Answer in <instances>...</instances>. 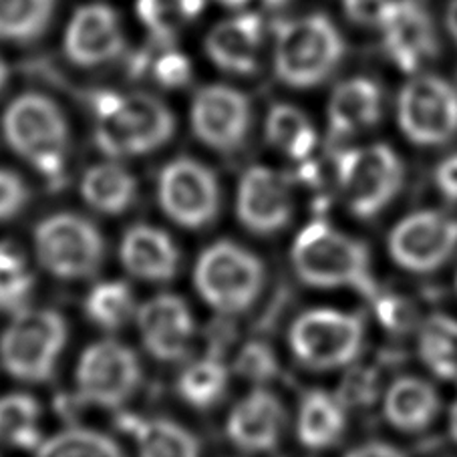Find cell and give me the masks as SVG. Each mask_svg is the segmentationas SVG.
Wrapping results in <instances>:
<instances>
[{
    "instance_id": "cell-1",
    "label": "cell",
    "mask_w": 457,
    "mask_h": 457,
    "mask_svg": "<svg viewBox=\"0 0 457 457\" xmlns=\"http://www.w3.org/2000/svg\"><path fill=\"white\" fill-rule=\"evenodd\" d=\"M296 277L314 288H351L377 301L367 246L328 222H311L290 250Z\"/></svg>"
},
{
    "instance_id": "cell-2",
    "label": "cell",
    "mask_w": 457,
    "mask_h": 457,
    "mask_svg": "<svg viewBox=\"0 0 457 457\" xmlns=\"http://www.w3.org/2000/svg\"><path fill=\"white\" fill-rule=\"evenodd\" d=\"M93 112L96 144L109 157L152 154L168 144L176 128L170 107L149 93H97Z\"/></svg>"
},
{
    "instance_id": "cell-3",
    "label": "cell",
    "mask_w": 457,
    "mask_h": 457,
    "mask_svg": "<svg viewBox=\"0 0 457 457\" xmlns=\"http://www.w3.org/2000/svg\"><path fill=\"white\" fill-rule=\"evenodd\" d=\"M3 131L14 154L49 179H59L69 154V125L53 99L25 93L6 107Z\"/></svg>"
},
{
    "instance_id": "cell-4",
    "label": "cell",
    "mask_w": 457,
    "mask_h": 457,
    "mask_svg": "<svg viewBox=\"0 0 457 457\" xmlns=\"http://www.w3.org/2000/svg\"><path fill=\"white\" fill-rule=\"evenodd\" d=\"M345 54L343 37L325 14L282 25L274 45V69L278 79L295 89H309L325 81Z\"/></svg>"
},
{
    "instance_id": "cell-5",
    "label": "cell",
    "mask_w": 457,
    "mask_h": 457,
    "mask_svg": "<svg viewBox=\"0 0 457 457\" xmlns=\"http://www.w3.org/2000/svg\"><path fill=\"white\" fill-rule=\"evenodd\" d=\"M365 337V320L359 314L319 306L293 320L288 345L301 365L312 371H337L359 359Z\"/></svg>"
},
{
    "instance_id": "cell-6",
    "label": "cell",
    "mask_w": 457,
    "mask_h": 457,
    "mask_svg": "<svg viewBox=\"0 0 457 457\" xmlns=\"http://www.w3.org/2000/svg\"><path fill=\"white\" fill-rule=\"evenodd\" d=\"M195 288L212 309L224 314L248 311L262 293L264 264L240 244L222 240L200 254L194 272Z\"/></svg>"
},
{
    "instance_id": "cell-7",
    "label": "cell",
    "mask_w": 457,
    "mask_h": 457,
    "mask_svg": "<svg viewBox=\"0 0 457 457\" xmlns=\"http://www.w3.org/2000/svg\"><path fill=\"white\" fill-rule=\"evenodd\" d=\"M67 343V322L57 311L22 309L0 337L6 373L27 383L53 379Z\"/></svg>"
},
{
    "instance_id": "cell-8",
    "label": "cell",
    "mask_w": 457,
    "mask_h": 457,
    "mask_svg": "<svg viewBox=\"0 0 457 457\" xmlns=\"http://www.w3.org/2000/svg\"><path fill=\"white\" fill-rule=\"evenodd\" d=\"M403 163L395 149L371 144L345 152L337 162V181L346 208L354 216H379L403 187Z\"/></svg>"
},
{
    "instance_id": "cell-9",
    "label": "cell",
    "mask_w": 457,
    "mask_h": 457,
    "mask_svg": "<svg viewBox=\"0 0 457 457\" xmlns=\"http://www.w3.org/2000/svg\"><path fill=\"white\" fill-rule=\"evenodd\" d=\"M35 250L41 266L62 280L89 278L105 260V240L99 228L67 212L37 226Z\"/></svg>"
},
{
    "instance_id": "cell-10",
    "label": "cell",
    "mask_w": 457,
    "mask_h": 457,
    "mask_svg": "<svg viewBox=\"0 0 457 457\" xmlns=\"http://www.w3.org/2000/svg\"><path fill=\"white\" fill-rule=\"evenodd\" d=\"M397 123L415 145H444L457 136V91L437 75H417L399 93Z\"/></svg>"
},
{
    "instance_id": "cell-11",
    "label": "cell",
    "mask_w": 457,
    "mask_h": 457,
    "mask_svg": "<svg viewBox=\"0 0 457 457\" xmlns=\"http://www.w3.org/2000/svg\"><path fill=\"white\" fill-rule=\"evenodd\" d=\"M157 198L173 222L187 230H202L218 218L222 192L210 168L192 157H178L163 168Z\"/></svg>"
},
{
    "instance_id": "cell-12",
    "label": "cell",
    "mask_w": 457,
    "mask_h": 457,
    "mask_svg": "<svg viewBox=\"0 0 457 457\" xmlns=\"http://www.w3.org/2000/svg\"><path fill=\"white\" fill-rule=\"evenodd\" d=\"M389 256L413 274L439 270L457 252V218L437 210H417L391 228Z\"/></svg>"
},
{
    "instance_id": "cell-13",
    "label": "cell",
    "mask_w": 457,
    "mask_h": 457,
    "mask_svg": "<svg viewBox=\"0 0 457 457\" xmlns=\"http://www.w3.org/2000/svg\"><path fill=\"white\" fill-rule=\"evenodd\" d=\"M81 397L99 407H120L141 383L137 354L117 341H99L85 349L77 365Z\"/></svg>"
},
{
    "instance_id": "cell-14",
    "label": "cell",
    "mask_w": 457,
    "mask_h": 457,
    "mask_svg": "<svg viewBox=\"0 0 457 457\" xmlns=\"http://www.w3.org/2000/svg\"><path fill=\"white\" fill-rule=\"evenodd\" d=\"M295 212L293 187L285 173L266 165L244 171L236 195V216L240 224L258 236H272L290 224Z\"/></svg>"
},
{
    "instance_id": "cell-15",
    "label": "cell",
    "mask_w": 457,
    "mask_h": 457,
    "mask_svg": "<svg viewBox=\"0 0 457 457\" xmlns=\"http://www.w3.org/2000/svg\"><path fill=\"white\" fill-rule=\"evenodd\" d=\"M190 115L195 137L216 152H234L248 137L252 107L248 97L234 87H204L195 93Z\"/></svg>"
},
{
    "instance_id": "cell-16",
    "label": "cell",
    "mask_w": 457,
    "mask_h": 457,
    "mask_svg": "<svg viewBox=\"0 0 457 457\" xmlns=\"http://www.w3.org/2000/svg\"><path fill=\"white\" fill-rule=\"evenodd\" d=\"M137 328L147 353L157 361H181L190 353L194 338V317L184 298L160 295L139 306Z\"/></svg>"
},
{
    "instance_id": "cell-17",
    "label": "cell",
    "mask_w": 457,
    "mask_h": 457,
    "mask_svg": "<svg viewBox=\"0 0 457 457\" xmlns=\"http://www.w3.org/2000/svg\"><path fill=\"white\" fill-rule=\"evenodd\" d=\"M125 46L121 21L105 4H87L71 19L65 54L79 67H99L120 57Z\"/></svg>"
},
{
    "instance_id": "cell-18",
    "label": "cell",
    "mask_w": 457,
    "mask_h": 457,
    "mask_svg": "<svg viewBox=\"0 0 457 457\" xmlns=\"http://www.w3.org/2000/svg\"><path fill=\"white\" fill-rule=\"evenodd\" d=\"M287 425L285 405L274 393L254 389L228 415L226 431L232 444L246 453H266L278 445Z\"/></svg>"
},
{
    "instance_id": "cell-19",
    "label": "cell",
    "mask_w": 457,
    "mask_h": 457,
    "mask_svg": "<svg viewBox=\"0 0 457 457\" xmlns=\"http://www.w3.org/2000/svg\"><path fill=\"white\" fill-rule=\"evenodd\" d=\"M381 33L385 51L401 71L421 69L436 54V27L423 6L411 0H397Z\"/></svg>"
},
{
    "instance_id": "cell-20",
    "label": "cell",
    "mask_w": 457,
    "mask_h": 457,
    "mask_svg": "<svg viewBox=\"0 0 457 457\" xmlns=\"http://www.w3.org/2000/svg\"><path fill=\"white\" fill-rule=\"evenodd\" d=\"M120 258L131 277L147 282H168L179 268L176 244L160 228L149 224L131 226L123 234Z\"/></svg>"
},
{
    "instance_id": "cell-21",
    "label": "cell",
    "mask_w": 457,
    "mask_h": 457,
    "mask_svg": "<svg viewBox=\"0 0 457 457\" xmlns=\"http://www.w3.org/2000/svg\"><path fill=\"white\" fill-rule=\"evenodd\" d=\"M383 115V93L373 79L351 77L328 99V125L335 136H357L375 128Z\"/></svg>"
},
{
    "instance_id": "cell-22",
    "label": "cell",
    "mask_w": 457,
    "mask_h": 457,
    "mask_svg": "<svg viewBox=\"0 0 457 457\" xmlns=\"http://www.w3.org/2000/svg\"><path fill=\"white\" fill-rule=\"evenodd\" d=\"M260 45H262V21L248 12L212 29L206 51L212 62L222 71L246 75L258 65Z\"/></svg>"
},
{
    "instance_id": "cell-23",
    "label": "cell",
    "mask_w": 457,
    "mask_h": 457,
    "mask_svg": "<svg viewBox=\"0 0 457 457\" xmlns=\"http://www.w3.org/2000/svg\"><path fill=\"white\" fill-rule=\"evenodd\" d=\"M439 395L433 385L420 377H399L383 395V415L391 428L403 433H420L436 421Z\"/></svg>"
},
{
    "instance_id": "cell-24",
    "label": "cell",
    "mask_w": 457,
    "mask_h": 457,
    "mask_svg": "<svg viewBox=\"0 0 457 457\" xmlns=\"http://www.w3.org/2000/svg\"><path fill=\"white\" fill-rule=\"evenodd\" d=\"M346 429V405L341 395L325 389L304 393L296 413V436L312 452L338 444Z\"/></svg>"
},
{
    "instance_id": "cell-25",
    "label": "cell",
    "mask_w": 457,
    "mask_h": 457,
    "mask_svg": "<svg viewBox=\"0 0 457 457\" xmlns=\"http://www.w3.org/2000/svg\"><path fill=\"white\" fill-rule=\"evenodd\" d=\"M81 195L99 214L120 216L137 198V179L120 163H97L85 171Z\"/></svg>"
},
{
    "instance_id": "cell-26",
    "label": "cell",
    "mask_w": 457,
    "mask_h": 457,
    "mask_svg": "<svg viewBox=\"0 0 457 457\" xmlns=\"http://www.w3.org/2000/svg\"><path fill=\"white\" fill-rule=\"evenodd\" d=\"M417 353L433 377L457 383V319L441 312L425 319L417 335Z\"/></svg>"
},
{
    "instance_id": "cell-27",
    "label": "cell",
    "mask_w": 457,
    "mask_h": 457,
    "mask_svg": "<svg viewBox=\"0 0 457 457\" xmlns=\"http://www.w3.org/2000/svg\"><path fill=\"white\" fill-rule=\"evenodd\" d=\"M266 139L274 149L295 162L309 160L317 147V129L301 109L278 104L266 115Z\"/></svg>"
},
{
    "instance_id": "cell-28",
    "label": "cell",
    "mask_w": 457,
    "mask_h": 457,
    "mask_svg": "<svg viewBox=\"0 0 457 457\" xmlns=\"http://www.w3.org/2000/svg\"><path fill=\"white\" fill-rule=\"evenodd\" d=\"M57 0H0V38L30 43L49 29Z\"/></svg>"
},
{
    "instance_id": "cell-29",
    "label": "cell",
    "mask_w": 457,
    "mask_h": 457,
    "mask_svg": "<svg viewBox=\"0 0 457 457\" xmlns=\"http://www.w3.org/2000/svg\"><path fill=\"white\" fill-rule=\"evenodd\" d=\"M228 369L216 357L194 361L181 371L178 393L187 405L195 409H212L224 399L228 391Z\"/></svg>"
},
{
    "instance_id": "cell-30",
    "label": "cell",
    "mask_w": 457,
    "mask_h": 457,
    "mask_svg": "<svg viewBox=\"0 0 457 457\" xmlns=\"http://www.w3.org/2000/svg\"><path fill=\"white\" fill-rule=\"evenodd\" d=\"M0 444L35 449L41 441V405L37 399L14 393L0 399Z\"/></svg>"
},
{
    "instance_id": "cell-31",
    "label": "cell",
    "mask_w": 457,
    "mask_h": 457,
    "mask_svg": "<svg viewBox=\"0 0 457 457\" xmlns=\"http://www.w3.org/2000/svg\"><path fill=\"white\" fill-rule=\"evenodd\" d=\"M137 17L160 43H170L206 9V0H137Z\"/></svg>"
},
{
    "instance_id": "cell-32",
    "label": "cell",
    "mask_w": 457,
    "mask_h": 457,
    "mask_svg": "<svg viewBox=\"0 0 457 457\" xmlns=\"http://www.w3.org/2000/svg\"><path fill=\"white\" fill-rule=\"evenodd\" d=\"M85 312L99 328L120 330L137 314L136 296L125 282H101L87 295Z\"/></svg>"
},
{
    "instance_id": "cell-33",
    "label": "cell",
    "mask_w": 457,
    "mask_h": 457,
    "mask_svg": "<svg viewBox=\"0 0 457 457\" xmlns=\"http://www.w3.org/2000/svg\"><path fill=\"white\" fill-rule=\"evenodd\" d=\"M139 457H200V444L190 431L168 420L136 425Z\"/></svg>"
},
{
    "instance_id": "cell-34",
    "label": "cell",
    "mask_w": 457,
    "mask_h": 457,
    "mask_svg": "<svg viewBox=\"0 0 457 457\" xmlns=\"http://www.w3.org/2000/svg\"><path fill=\"white\" fill-rule=\"evenodd\" d=\"M35 287V277L19 246L0 244V311L19 312L25 309Z\"/></svg>"
},
{
    "instance_id": "cell-35",
    "label": "cell",
    "mask_w": 457,
    "mask_h": 457,
    "mask_svg": "<svg viewBox=\"0 0 457 457\" xmlns=\"http://www.w3.org/2000/svg\"><path fill=\"white\" fill-rule=\"evenodd\" d=\"M37 449V457H125L112 437L91 429L61 431Z\"/></svg>"
},
{
    "instance_id": "cell-36",
    "label": "cell",
    "mask_w": 457,
    "mask_h": 457,
    "mask_svg": "<svg viewBox=\"0 0 457 457\" xmlns=\"http://www.w3.org/2000/svg\"><path fill=\"white\" fill-rule=\"evenodd\" d=\"M236 373L252 383H268L278 373V361L274 351L262 341H250L244 345L238 359L234 362Z\"/></svg>"
},
{
    "instance_id": "cell-37",
    "label": "cell",
    "mask_w": 457,
    "mask_h": 457,
    "mask_svg": "<svg viewBox=\"0 0 457 457\" xmlns=\"http://www.w3.org/2000/svg\"><path fill=\"white\" fill-rule=\"evenodd\" d=\"M152 73L155 81L168 89H178L190 83L192 79V62L184 53L163 49L152 61Z\"/></svg>"
},
{
    "instance_id": "cell-38",
    "label": "cell",
    "mask_w": 457,
    "mask_h": 457,
    "mask_svg": "<svg viewBox=\"0 0 457 457\" xmlns=\"http://www.w3.org/2000/svg\"><path fill=\"white\" fill-rule=\"evenodd\" d=\"M395 3L397 0H343V11L354 25L381 30Z\"/></svg>"
},
{
    "instance_id": "cell-39",
    "label": "cell",
    "mask_w": 457,
    "mask_h": 457,
    "mask_svg": "<svg viewBox=\"0 0 457 457\" xmlns=\"http://www.w3.org/2000/svg\"><path fill=\"white\" fill-rule=\"evenodd\" d=\"M30 192L25 179L14 171L0 170V222H9L27 208Z\"/></svg>"
},
{
    "instance_id": "cell-40",
    "label": "cell",
    "mask_w": 457,
    "mask_h": 457,
    "mask_svg": "<svg viewBox=\"0 0 457 457\" xmlns=\"http://www.w3.org/2000/svg\"><path fill=\"white\" fill-rule=\"evenodd\" d=\"M436 186L449 202H457V154L441 160L436 170Z\"/></svg>"
},
{
    "instance_id": "cell-41",
    "label": "cell",
    "mask_w": 457,
    "mask_h": 457,
    "mask_svg": "<svg viewBox=\"0 0 457 457\" xmlns=\"http://www.w3.org/2000/svg\"><path fill=\"white\" fill-rule=\"evenodd\" d=\"M345 457H407L401 449L389 444H381V441H369V444H361L346 452Z\"/></svg>"
},
{
    "instance_id": "cell-42",
    "label": "cell",
    "mask_w": 457,
    "mask_h": 457,
    "mask_svg": "<svg viewBox=\"0 0 457 457\" xmlns=\"http://www.w3.org/2000/svg\"><path fill=\"white\" fill-rule=\"evenodd\" d=\"M445 25L449 35L453 37V41L457 43V0H452L447 6V12H445Z\"/></svg>"
},
{
    "instance_id": "cell-43",
    "label": "cell",
    "mask_w": 457,
    "mask_h": 457,
    "mask_svg": "<svg viewBox=\"0 0 457 457\" xmlns=\"http://www.w3.org/2000/svg\"><path fill=\"white\" fill-rule=\"evenodd\" d=\"M447 429H449V436L457 444V399L453 401V405L449 407V415H447Z\"/></svg>"
},
{
    "instance_id": "cell-44",
    "label": "cell",
    "mask_w": 457,
    "mask_h": 457,
    "mask_svg": "<svg viewBox=\"0 0 457 457\" xmlns=\"http://www.w3.org/2000/svg\"><path fill=\"white\" fill-rule=\"evenodd\" d=\"M6 83H9V65H6L4 59L0 57V93L4 91Z\"/></svg>"
},
{
    "instance_id": "cell-45",
    "label": "cell",
    "mask_w": 457,
    "mask_h": 457,
    "mask_svg": "<svg viewBox=\"0 0 457 457\" xmlns=\"http://www.w3.org/2000/svg\"><path fill=\"white\" fill-rule=\"evenodd\" d=\"M222 6H228V9H242L244 4H248L250 0H216Z\"/></svg>"
},
{
    "instance_id": "cell-46",
    "label": "cell",
    "mask_w": 457,
    "mask_h": 457,
    "mask_svg": "<svg viewBox=\"0 0 457 457\" xmlns=\"http://www.w3.org/2000/svg\"><path fill=\"white\" fill-rule=\"evenodd\" d=\"M455 290H457V272H455Z\"/></svg>"
}]
</instances>
